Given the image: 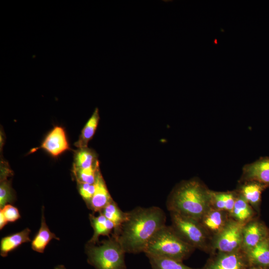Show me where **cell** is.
Returning <instances> with one entry per match:
<instances>
[{
	"label": "cell",
	"instance_id": "obj_11",
	"mask_svg": "<svg viewBox=\"0 0 269 269\" xmlns=\"http://www.w3.org/2000/svg\"><path fill=\"white\" fill-rule=\"evenodd\" d=\"M53 156L56 157L69 149V145L63 128L56 126L47 135L41 146Z\"/></svg>",
	"mask_w": 269,
	"mask_h": 269
},
{
	"label": "cell",
	"instance_id": "obj_10",
	"mask_svg": "<svg viewBox=\"0 0 269 269\" xmlns=\"http://www.w3.org/2000/svg\"><path fill=\"white\" fill-rule=\"evenodd\" d=\"M230 218L227 211L211 207L199 221L212 239L223 230Z\"/></svg>",
	"mask_w": 269,
	"mask_h": 269
},
{
	"label": "cell",
	"instance_id": "obj_12",
	"mask_svg": "<svg viewBox=\"0 0 269 269\" xmlns=\"http://www.w3.org/2000/svg\"><path fill=\"white\" fill-rule=\"evenodd\" d=\"M94 185V193L88 207L93 212L100 213L113 199L109 192L99 167L96 172Z\"/></svg>",
	"mask_w": 269,
	"mask_h": 269
},
{
	"label": "cell",
	"instance_id": "obj_22",
	"mask_svg": "<svg viewBox=\"0 0 269 269\" xmlns=\"http://www.w3.org/2000/svg\"><path fill=\"white\" fill-rule=\"evenodd\" d=\"M147 257L151 269H201L191 268L183 264L182 261L173 259L150 256Z\"/></svg>",
	"mask_w": 269,
	"mask_h": 269
},
{
	"label": "cell",
	"instance_id": "obj_26",
	"mask_svg": "<svg viewBox=\"0 0 269 269\" xmlns=\"http://www.w3.org/2000/svg\"><path fill=\"white\" fill-rule=\"evenodd\" d=\"M78 185L79 193L88 206L94 193V183H78Z\"/></svg>",
	"mask_w": 269,
	"mask_h": 269
},
{
	"label": "cell",
	"instance_id": "obj_6",
	"mask_svg": "<svg viewBox=\"0 0 269 269\" xmlns=\"http://www.w3.org/2000/svg\"><path fill=\"white\" fill-rule=\"evenodd\" d=\"M246 224L230 217L223 230L213 237L210 253H231L242 250L243 231Z\"/></svg>",
	"mask_w": 269,
	"mask_h": 269
},
{
	"label": "cell",
	"instance_id": "obj_23",
	"mask_svg": "<svg viewBox=\"0 0 269 269\" xmlns=\"http://www.w3.org/2000/svg\"><path fill=\"white\" fill-rule=\"evenodd\" d=\"M98 167L99 163H98L94 166L86 168H73L74 175L77 183L94 184L95 181L96 172Z\"/></svg>",
	"mask_w": 269,
	"mask_h": 269
},
{
	"label": "cell",
	"instance_id": "obj_24",
	"mask_svg": "<svg viewBox=\"0 0 269 269\" xmlns=\"http://www.w3.org/2000/svg\"><path fill=\"white\" fill-rule=\"evenodd\" d=\"M15 199L13 191L10 182L7 178L0 179V208H2L8 203H12Z\"/></svg>",
	"mask_w": 269,
	"mask_h": 269
},
{
	"label": "cell",
	"instance_id": "obj_18",
	"mask_svg": "<svg viewBox=\"0 0 269 269\" xmlns=\"http://www.w3.org/2000/svg\"><path fill=\"white\" fill-rule=\"evenodd\" d=\"M267 187L256 181L244 182L238 191L253 207L258 209L262 192Z\"/></svg>",
	"mask_w": 269,
	"mask_h": 269
},
{
	"label": "cell",
	"instance_id": "obj_3",
	"mask_svg": "<svg viewBox=\"0 0 269 269\" xmlns=\"http://www.w3.org/2000/svg\"><path fill=\"white\" fill-rule=\"evenodd\" d=\"M195 249L183 240L171 226L165 225L154 235L144 253L146 257L165 258L183 262Z\"/></svg>",
	"mask_w": 269,
	"mask_h": 269
},
{
	"label": "cell",
	"instance_id": "obj_5",
	"mask_svg": "<svg viewBox=\"0 0 269 269\" xmlns=\"http://www.w3.org/2000/svg\"><path fill=\"white\" fill-rule=\"evenodd\" d=\"M171 227L180 237L195 249L211 252L212 238L199 221L170 212Z\"/></svg>",
	"mask_w": 269,
	"mask_h": 269
},
{
	"label": "cell",
	"instance_id": "obj_19",
	"mask_svg": "<svg viewBox=\"0 0 269 269\" xmlns=\"http://www.w3.org/2000/svg\"><path fill=\"white\" fill-rule=\"evenodd\" d=\"M114 225V233H116L127 218V212H123L113 200L100 212Z\"/></svg>",
	"mask_w": 269,
	"mask_h": 269
},
{
	"label": "cell",
	"instance_id": "obj_2",
	"mask_svg": "<svg viewBox=\"0 0 269 269\" xmlns=\"http://www.w3.org/2000/svg\"><path fill=\"white\" fill-rule=\"evenodd\" d=\"M211 191L198 179L182 181L169 194L167 208L199 221L211 207Z\"/></svg>",
	"mask_w": 269,
	"mask_h": 269
},
{
	"label": "cell",
	"instance_id": "obj_17",
	"mask_svg": "<svg viewBox=\"0 0 269 269\" xmlns=\"http://www.w3.org/2000/svg\"><path fill=\"white\" fill-rule=\"evenodd\" d=\"M237 192L235 204L230 216L236 221L246 224L255 218V212L242 194L238 191Z\"/></svg>",
	"mask_w": 269,
	"mask_h": 269
},
{
	"label": "cell",
	"instance_id": "obj_28",
	"mask_svg": "<svg viewBox=\"0 0 269 269\" xmlns=\"http://www.w3.org/2000/svg\"><path fill=\"white\" fill-rule=\"evenodd\" d=\"M54 269H66L63 265H58L54 268Z\"/></svg>",
	"mask_w": 269,
	"mask_h": 269
},
{
	"label": "cell",
	"instance_id": "obj_7",
	"mask_svg": "<svg viewBox=\"0 0 269 269\" xmlns=\"http://www.w3.org/2000/svg\"><path fill=\"white\" fill-rule=\"evenodd\" d=\"M249 266L245 254L241 250L213 254L201 269H246Z\"/></svg>",
	"mask_w": 269,
	"mask_h": 269
},
{
	"label": "cell",
	"instance_id": "obj_4",
	"mask_svg": "<svg viewBox=\"0 0 269 269\" xmlns=\"http://www.w3.org/2000/svg\"><path fill=\"white\" fill-rule=\"evenodd\" d=\"M85 253L88 264L95 269H127L126 253L113 235L98 245L87 243Z\"/></svg>",
	"mask_w": 269,
	"mask_h": 269
},
{
	"label": "cell",
	"instance_id": "obj_21",
	"mask_svg": "<svg viewBox=\"0 0 269 269\" xmlns=\"http://www.w3.org/2000/svg\"><path fill=\"white\" fill-rule=\"evenodd\" d=\"M98 163L93 151L87 147L81 148L75 153L73 168H86L94 166Z\"/></svg>",
	"mask_w": 269,
	"mask_h": 269
},
{
	"label": "cell",
	"instance_id": "obj_16",
	"mask_svg": "<svg viewBox=\"0 0 269 269\" xmlns=\"http://www.w3.org/2000/svg\"><path fill=\"white\" fill-rule=\"evenodd\" d=\"M89 220L94 233L88 243L96 244L97 243H99L100 236L109 237L112 231H114L115 228L114 224L101 213H99L98 216L90 214Z\"/></svg>",
	"mask_w": 269,
	"mask_h": 269
},
{
	"label": "cell",
	"instance_id": "obj_13",
	"mask_svg": "<svg viewBox=\"0 0 269 269\" xmlns=\"http://www.w3.org/2000/svg\"><path fill=\"white\" fill-rule=\"evenodd\" d=\"M244 252L249 266L269 269V237Z\"/></svg>",
	"mask_w": 269,
	"mask_h": 269
},
{
	"label": "cell",
	"instance_id": "obj_8",
	"mask_svg": "<svg viewBox=\"0 0 269 269\" xmlns=\"http://www.w3.org/2000/svg\"><path fill=\"white\" fill-rule=\"evenodd\" d=\"M269 237V229L255 218L248 222L243 231L242 250L246 252Z\"/></svg>",
	"mask_w": 269,
	"mask_h": 269
},
{
	"label": "cell",
	"instance_id": "obj_27",
	"mask_svg": "<svg viewBox=\"0 0 269 269\" xmlns=\"http://www.w3.org/2000/svg\"><path fill=\"white\" fill-rule=\"evenodd\" d=\"M246 269H269L268 268H264L258 267L249 266Z\"/></svg>",
	"mask_w": 269,
	"mask_h": 269
},
{
	"label": "cell",
	"instance_id": "obj_1",
	"mask_svg": "<svg viewBox=\"0 0 269 269\" xmlns=\"http://www.w3.org/2000/svg\"><path fill=\"white\" fill-rule=\"evenodd\" d=\"M166 220L164 212L158 207H137L127 212V219L112 235L126 253L144 252L154 235L165 225Z\"/></svg>",
	"mask_w": 269,
	"mask_h": 269
},
{
	"label": "cell",
	"instance_id": "obj_9",
	"mask_svg": "<svg viewBox=\"0 0 269 269\" xmlns=\"http://www.w3.org/2000/svg\"><path fill=\"white\" fill-rule=\"evenodd\" d=\"M241 180L243 182L256 181L269 187V157H263L246 165Z\"/></svg>",
	"mask_w": 269,
	"mask_h": 269
},
{
	"label": "cell",
	"instance_id": "obj_25",
	"mask_svg": "<svg viewBox=\"0 0 269 269\" xmlns=\"http://www.w3.org/2000/svg\"><path fill=\"white\" fill-rule=\"evenodd\" d=\"M20 215L18 209L13 205L8 204L0 211V223L6 225L9 222H14L19 219Z\"/></svg>",
	"mask_w": 269,
	"mask_h": 269
},
{
	"label": "cell",
	"instance_id": "obj_15",
	"mask_svg": "<svg viewBox=\"0 0 269 269\" xmlns=\"http://www.w3.org/2000/svg\"><path fill=\"white\" fill-rule=\"evenodd\" d=\"M30 230L25 228L22 231L2 238L0 244V255L6 257L8 254L23 243L31 242Z\"/></svg>",
	"mask_w": 269,
	"mask_h": 269
},
{
	"label": "cell",
	"instance_id": "obj_20",
	"mask_svg": "<svg viewBox=\"0 0 269 269\" xmlns=\"http://www.w3.org/2000/svg\"><path fill=\"white\" fill-rule=\"evenodd\" d=\"M99 119V109L96 108L83 129L78 140L75 143L76 146L79 148L87 147L88 142L95 133Z\"/></svg>",
	"mask_w": 269,
	"mask_h": 269
},
{
	"label": "cell",
	"instance_id": "obj_29",
	"mask_svg": "<svg viewBox=\"0 0 269 269\" xmlns=\"http://www.w3.org/2000/svg\"><path fill=\"white\" fill-rule=\"evenodd\" d=\"M213 43L215 45L218 44V40H217V39L215 38Z\"/></svg>",
	"mask_w": 269,
	"mask_h": 269
},
{
	"label": "cell",
	"instance_id": "obj_14",
	"mask_svg": "<svg viewBox=\"0 0 269 269\" xmlns=\"http://www.w3.org/2000/svg\"><path fill=\"white\" fill-rule=\"evenodd\" d=\"M41 211L40 227L31 241V244L32 249L40 253H43L44 252L45 249L51 240L53 239L59 240V238L51 232L46 223L44 206H42Z\"/></svg>",
	"mask_w": 269,
	"mask_h": 269
}]
</instances>
